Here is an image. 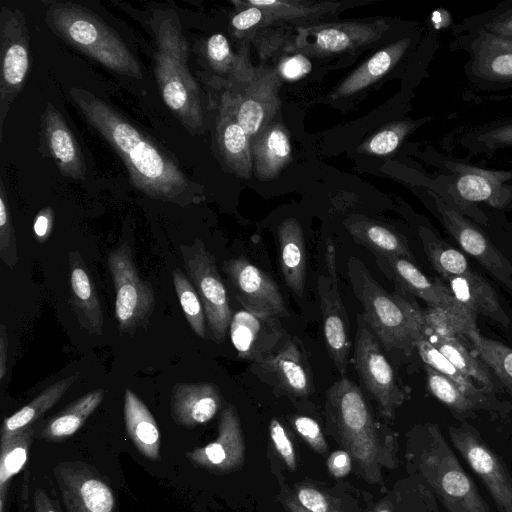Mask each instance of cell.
Segmentation results:
<instances>
[{
    "instance_id": "9",
    "label": "cell",
    "mask_w": 512,
    "mask_h": 512,
    "mask_svg": "<svg viewBox=\"0 0 512 512\" xmlns=\"http://www.w3.org/2000/svg\"><path fill=\"white\" fill-rule=\"evenodd\" d=\"M453 35L449 49L468 55L464 74L471 86L480 91L512 90V44L480 29Z\"/></svg>"
},
{
    "instance_id": "33",
    "label": "cell",
    "mask_w": 512,
    "mask_h": 512,
    "mask_svg": "<svg viewBox=\"0 0 512 512\" xmlns=\"http://www.w3.org/2000/svg\"><path fill=\"white\" fill-rule=\"evenodd\" d=\"M124 421L136 449L149 460L160 459V432L154 416L139 397L125 389Z\"/></svg>"
},
{
    "instance_id": "11",
    "label": "cell",
    "mask_w": 512,
    "mask_h": 512,
    "mask_svg": "<svg viewBox=\"0 0 512 512\" xmlns=\"http://www.w3.org/2000/svg\"><path fill=\"white\" fill-rule=\"evenodd\" d=\"M116 299L115 316L121 333L133 336L149 322L155 307L152 285L140 278L131 249L123 244L108 257Z\"/></svg>"
},
{
    "instance_id": "4",
    "label": "cell",
    "mask_w": 512,
    "mask_h": 512,
    "mask_svg": "<svg viewBox=\"0 0 512 512\" xmlns=\"http://www.w3.org/2000/svg\"><path fill=\"white\" fill-rule=\"evenodd\" d=\"M347 273L362 315L382 346L390 353L410 356L427 328L425 311L401 294L385 290L358 258H349Z\"/></svg>"
},
{
    "instance_id": "47",
    "label": "cell",
    "mask_w": 512,
    "mask_h": 512,
    "mask_svg": "<svg viewBox=\"0 0 512 512\" xmlns=\"http://www.w3.org/2000/svg\"><path fill=\"white\" fill-rule=\"evenodd\" d=\"M19 512H62L57 500L39 486H35L30 472L26 471L19 485Z\"/></svg>"
},
{
    "instance_id": "19",
    "label": "cell",
    "mask_w": 512,
    "mask_h": 512,
    "mask_svg": "<svg viewBox=\"0 0 512 512\" xmlns=\"http://www.w3.org/2000/svg\"><path fill=\"white\" fill-rule=\"evenodd\" d=\"M231 342L240 358L262 364L288 341L278 317L263 316L247 310L232 315L230 327Z\"/></svg>"
},
{
    "instance_id": "12",
    "label": "cell",
    "mask_w": 512,
    "mask_h": 512,
    "mask_svg": "<svg viewBox=\"0 0 512 512\" xmlns=\"http://www.w3.org/2000/svg\"><path fill=\"white\" fill-rule=\"evenodd\" d=\"M180 250L185 270L203 304L211 338L220 344L226 338L232 313L215 258L199 239L190 245H181Z\"/></svg>"
},
{
    "instance_id": "15",
    "label": "cell",
    "mask_w": 512,
    "mask_h": 512,
    "mask_svg": "<svg viewBox=\"0 0 512 512\" xmlns=\"http://www.w3.org/2000/svg\"><path fill=\"white\" fill-rule=\"evenodd\" d=\"M0 120L3 123L10 104L23 87L30 67V38L23 13L2 7L0 11Z\"/></svg>"
},
{
    "instance_id": "48",
    "label": "cell",
    "mask_w": 512,
    "mask_h": 512,
    "mask_svg": "<svg viewBox=\"0 0 512 512\" xmlns=\"http://www.w3.org/2000/svg\"><path fill=\"white\" fill-rule=\"evenodd\" d=\"M0 256L10 268H13L18 262L16 235L2 179H0Z\"/></svg>"
},
{
    "instance_id": "38",
    "label": "cell",
    "mask_w": 512,
    "mask_h": 512,
    "mask_svg": "<svg viewBox=\"0 0 512 512\" xmlns=\"http://www.w3.org/2000/svg\"><path fill=\"white\" fill-rule=\"evenodd\" d=\"M77 374L57 381L44 389L36 398L7 417L0 431V442L8 440L38 420L53 407L77 379Z\"/></svg>"
},
{
    "instance_id": "8",
    "label": "cell",
    "mask_w": 512,
    "mask_h": 512,
    "mask_svg": "<svg viewBox=\"0 0 512 512\" xmlns=\"http://www.w3.org/2000/svg\"><path fill=\"white\" fill-rule=\"evenodd\" d=\"M279 88L277 70L253 66L243 47L221 97L251 139L272 122L280 104Z\"/></svg>"
},
{
    "instance_id": "36",
    "label": "cell",
    "mask_w": 512,
    "mask_h": 512,
    "mask_svg": "<svg viewBox=\"0 0 512 512\" xmlns=\"http://www.w3.org/2000/svg\"><path fill=\"white\" fill-rule=\"evenodd\" d=\"M103 389L93 390L71 403L66 409L47 421L35 438L60 442L75 434L104 399Z\"/></svg>"
},
{
    "instance_id": "41",
    "label": "cell",
    "mask_w": 512,
    "mask_h": 512,
    "mask_svg": "<svg viewBox=\"0 0 512 512\" xmlns=\"http://www.w3.org/2000/svg\"><path fill=\"white\" fill-rule=\"evenodd\" d=\"M35 427L29 426L1 443L0 456V512H4L6 495L12 478L24 467L29 454Z\"/></svg>"
},
{
    "instance_id": "2",
    "label": "cell",
    "mask_w": 512,
    "mask_h": 512,
    "mask_svg": "<svg viewBox=\"0 0 512 512\" xmlns=\"http://www.w3.org/2000/svg\"><path fill=\"white\" fill-rule=\"evenodd\" d=\"M406 456L419 482L447 512H491L438 425L414 426L408 433Z\"/></svg>"
},
{
    "instance_id": "59",
    "label": "cell",
    "mask_w": 512,
    "mask_h": 512,
    "mask_svg": "<svg viewBox=\"0 0 512 512\" xmlns=\"http://www.w3.org/2000/svg\"><path fill=\"white\" fill-rule=\"evenodd\" d=\"M286 505L288 507V509L291 511V512H309L308 510L304 509L299 503L298 501H296L295 499L293 498H288L286 499Z\"/></svg>"
},
{
    "instance_id": "13",
    "label": "cell",
    "mask_w": 512,
    "mask_h": 512,
    "mask_svg": "<svg viewBox=\"0 0 512 512\" xmlns=\"http://www.w3.org/2000/svg\"><path fill=\"white\" fill-rule=\"evenodd\" d=\"M427 200L445 230L467 254L512 293V264L470 218L437 193L425 189Z\"/></svg>"
},
{
    "instance_id": "14",
    "label": "cell",
    "mask_w": 512,
    "mask_h": 512,
    "mask_svg": "<svg viewBox=\"0 0 512 512\" xmlns=\"http://www.w3.org/2000/svg\"><path fill=\"white\" fill-rule=\"evenodd\" d=\"M450 441L479 477L498 512H512V474L503 459L466 421L448 429Z\"/></svg>"
},
{
    "instance_id": "18",
    "label": "cell",
    "mask_w": 512,
    "mask_h": 512,
    "mask_svg": "<svg viewBox=\"0 0 512 512\" xmlns=\"http://www.w3.org/2000/svg\"><path fill=\"white\" fill-rule=\"evenodd\" d=\"M223 271L245 310L263 316H288L277 283L248 259H230L223 264Z\"/></svg>"
},
{
    "instance_id": "22",
    "label": "cell",
    "mask_w": 512,
    "mask_h": 512,
    "mask_svg": "<svg viewBox=\"0 0 512 512\" xmlns=\"http://www.w3.org/2000/svg\"><path fill=\"white\" fill-rule=\"evenodd\" d=\"M380 270L395 285L428 304L429 308H459L460 304L447 285L439 279H431L417 268L414 262L398 256L373 254Z\"/></svg>"
},
{
    "instance_id": "7",
    "label": "cell",
    "mask_w": 512,
    "mask_h": 512,
    "mask_svg": "<svg viewBox=\"0 0 512 512\" xmlns=\"http://www.w3.org/2000/svg\"><path fill=\"white\" fill-rule=\"evenodd\" d=\"M45 20L55 35L106 68L142 78L140 65L123 40L85 7L72 2H46Z\"/></svg>"
},
{
    "instance_id": "1",
    "label": "cell",
    "mask_w": 512,
    "mask_h": 512,
    "mask_svg": "<svg viewBox=\"0 0 512 512\" xmlns=\"http://www.w3.org/2000/svg\"><path fill=\"white\" fill-rule=\"evenodd\" d=\"M70 95L88 123L122 158L138 190L181 206L199 200L196 185L176 163L111 105L82 87H72Z\"/></svg>"
},
{
    "instance_id": "35",
    "label": "cell",
    "mask_w": 512,
    "mask_h": 512,
    "mask_svg": "<svg viewBox=\"0 0 512 512\" xmlns=\"http://www.w3.org/2000/svg\"><path fill=\"white\" fill-rule=\"evenodd\" d=\"M458 144L470 156H491L512 149V115L463 129Z\"/></svg>"
},
{
    "instance_id": "42",
    "label": "cell",
    "mask_w": 512,
    "mask_h": 512,
    "mask_svg": "<svg viewBox=\"0 0 512 512\" xmlns=\"http://www.w3.org/2000/svg\"><path fill=\"white\" fill-rule=\"evenodd\" d=\"M423 367L428 389L455 417L465 418L477 410L485 409L451 379L426 364Z\"/></svg>"
},
{
    "instance_id": "53",
    "label": "cell",
    "mask_w": 512,
    "mask_h": 512,
    "mask_svg": "<svg viewBox=\"0 0 512 512\" xmlns=\"http://www.w3.org/2000/svg\"><path fill=\"white\" fill-rule=\"evenodd\" d=\"M270 436L276 451L286 465L291 469L296 468V457L293 444L281 423L273 419L269 426Z\"/></svg>"
},
{
    "instance_id": "45",
    "label": "cell",
    "mask_w": 512,
    "mask_h": 512,
    "mask_svg": "<svg viewBox=\"0 0 512 512\" xmlns=\"http://www.w3.org/2000/svg\"><path fill=\"white\" fill-rule=\"evenodd\" d=\"M432 120V117L421 119H401L393 121L367 139L358 147V152L386 156L396 151L404 140L419 126Z\"/></svg>"
},
{
    "instance_id": "55",
    "label": "cell",
    "mask_w": 512,
    "mask_h": 512,
    "mask_svg": "<svg viewBox=\"0 0 512 512\" xmlns=\"http://www.w3.org/2000/svg\"><path fill=\"white\" fill-rule=\"evenodd\" d=\"M351 455L344 450H336L327 460L329 472L336 478L346 476L351 471Z\"/></svg>"
},
{
    "instance_id": "43",
    "label": "cell",
    "mask_w": 512,
    "mask_h": 512,
    "mask_svg": "<svg viewBox=\"0 0 512 512\" xmlns=\"http://www.w3.org/2000/svg\"><path fill=\"white\" fill-rule=\"evenodd\" d=\"M449 28L452 34L480 29L512 44V0H504L491 9L464 17Z\"/></svg>"
},
{
    "instance_id": "23",
    "label": "cell",
    "mask_w": 512,
    "mask_h": 512,
    "mask_svg": "<svg viewBox=\"0 0 512 512\" xmlns=\"http://www.w3.org/2000/svg\"><path fill=\"white\" fill-rule=\"evenodd\" d=\"M41 143L62 175L75 180L85 178L86 165L81 148L62 114L50 102L42 115Z\"/></svg>"
},
{
    "instance_id": "54",
    "label": "cell",
    "mask_w": 512,
    "mask_h": 512,
    "mask_svg": "<svg viewBox=\"0 0 512 512\" xmlns=\"http://www.w3.org/2000/svg\"><path fill=\"white\" fill-rule=\"evenodd\" d=\"M296 497L298 503L309 512H331L326 496L316 488L300 487Z\"/></svg>"
},
{
    "instance_id": "39",
    "label": "cell",
    "mask_w": 512,
    "mask_h": 512,
    "mask_svg": "<svg viewBox=\"0 0 512 512\" xmlns=\"http://www.w3.org/2000/svg\"><path fill=\"white\" fill-rule=\"evenodd\" d=\"M420 358L424 364L432 367L444 376L451 379L467 394L482 404L485 410L500 412V406L494 395L460 372L437 348L425 338H421L416 344Z\"/></svg>"
},
{
    "instance_id": "28",
    "label": "cell",
    "mask_w": 512,
    "mask_h": 512,
    "mask_svg": "<svg viewBox=\"0 0 512 512\" xmlns=\"http://www.w3.org/2000/svg\"><path fill=\"white\" fill-rule=\"evenodd\" d=\"M216 134L219 151L226 166L238 177L249 179L253 171L250 138L222 97Z\"/></svg>"
},
{
    "instance_id": "57",
    "label": "cell",
    "mask_w": 512,
    "mask_h": 512,
    "mask_svg": "<svg viewBox=\"0 0 512 512\" xmlns=\"http://www.w3.org/2000/svg\"><path fill=\"white\" fill-rule=\"evenodd\" d=\"M8 361V335L4 324L0 326V380H2L7 371Z\"/></svg>"
},
{
    "instance_id": "6",
    "label": "cell",
    "mask_w": 512,
    "mask_h": 512,
    "mask_svg": "<svg viewBox=\"0 0 512 512\" xmlns=\"http://www.w3.org/2000/svg\"><path fill=\"white\" fill-rule=\"evenodd\" d=\"M326 412L328 422L366 478L378 482L381 466L394 463V443L381 441L379 425L360 388L345 376L336 381L326 394Z\"/></svg>"
},
{
    "instance_id": "17",
    "label": "cell",
    "mask_w": 512,
    "mask_h": 512,
    "mask_svg": "<svg viewBox=\"0 0 512 512\" xmlns=\"http://www.w3.org/2000/svg\"><path fill=\"white\" fill-rule=\"evenodd\" d=\"M53 474L66 512H116L114 493L93 466L64 461Z\"/></svg>"
},
{
    "instance_id": "25",
    "label": "cell",
    "mask_w": 512,
    "mask_h": 512,
    "mask_svg": "<svg viewBox=\"0 0 512 512\" xmlns=\"http://www.w3.org/2000/svg\"><path fill=\"white\" fill-rule=\"evenodd\" d=\"M444 280L455 299L471 312L481 314L504 328L509 326L510 320L495 289L480 274L471 269Z\"/></svg>"
},
{
    "instance_id": "20",
    "label": "cell",
    "mask_w": 512,
    "mask_h": 512,
    "mask_svg": "<svg viewBox=\"0 0 512 512\" xmlns=\"http://www.w3.org/2000/svg\"><path fill=\"white\" fill-rule=\"evenodd\" d=\"M244 438L237 410L232 404L223 409L215 441L185 453L187 459L196 467L212 473H229L244 461Z\"/></svg>"
},
{
    "instance_id": "52",
    "label": "cell",
    "mask_w": 512,
    "mask_h": 512,
    "mask_svg": "<svg viewBox=\"0 0 512 512\" xmlns=\"http://www.w3.org/2000/svg\"><path fill=\"white\" fill-rule=\"evenodd\" d=\"M311 68L309 58L302 53H297L282 57L276 70L283 80L297 81L307 75Z\"/></svg>"
},
{
    "instance_id": "21",
    "label": "cell",
    "mask_w": 512,
    "mask_h": 512,
    "mask_svg": "<svg viewBox=\"0 0 512 512\" xmlns=\"http://www.w3.org/2000/svg\"><path fill=\"white\" fill-rule=\"evenodd\" d=\"M317 289L325 345L331 360L344 377L350 360V322L339 292L337 276L320 275Z\"/></svg>"
},
{
    "instance_id": "5",
    "label": "cell",
    "mask_w": 512,
    "mask_h": 512,
    "mask_svg": "<svg viewBox=\"0 0 512 512\" xmlns=\"http://www.w3.org/2000/svg\"><path fill=\"white\" fill-rule=\"evenodd\" d=\"M432 162L441 173L426 188L437 193L477 225L489 227L482 206L512 209V170L482 168L464 160L432 152Z\"/></svg>"
},
{
    "instance_id": "37",
    "label": "cell",
    "mask_w": 512,
    "mask_h": 512,
    "mask_svg": "<svg viewBox=\"0 0 512 512\" xmlns=\"http://www.w3.org/2000/svg\"><path fill=\"white\" fill-rule=\"evenodd\" d=\"M423 338L437 348L460 372L493 394L495 384L489 370L458 337L440 334L427 327Z\"/></svg>"
},
{
    "instance_id": "49",
    "label": "cell",
    "mask_w": 512,
    "mask_h": 512,
    "mask_svg": "<svg viewBox=\"0 0 512 512\" xmlns=\"http://www.w3.org/2000/svg\"><path fill=\"white\" fill-rule=\"evenodd\" d=\"M206 53L211 66L220 73L228 75L233 71L238 54L235 55L227 38L220 33L213 34L206 43Z\"/></svg>"
},
{
    "instance_id": "3",
    "label": "cell",
    "mask_w": 512,
    "mask_h": 512,
    "mask_svg": "<svg viewBox=\"0 0 512 512\" xmlns=\"http://www.w3.org/2000/svg\"><path fill=\"white\" fill-rule=\"evenodd\" d=\"M151 27L155 36V76L161 97L190 133L203 128L199 89L188 65V44L174 9L152 11Z\"/></svg>"
},
{
    "instance_id": "31",
    "label": "cell",
    "mask_w": 512,
    "mask_h": 512,
    "mask_svg": "<svg viewBox=\"0 0 512 512\" xmlns=\"http://www.w3.org/2000/svg\"><path fill=\"white\" fill-rule=\"evenodd\" d=\"M264 10L266 26L296 24L297 27L315 24L321 18L342 10V2L307 0H246Z\"/></svg>"
},
{
    "instance_id": "10",
    "label": "cell",
    "mask_w": 512,
    "mask_h": 512,
    "mask_svg": "<svg viewBox=\"0 0 512 512\" xmlns=\"http://www.w3.org/2000/svg\"><path fill=\"white\" fill-rule=\"evenodd\" d=\"M353 364L381 414L386 419H392L396 410L409 398V391L400 383L362 314L357 315Z\"/></svg>"
},
{
    "instance_id": "50",
    "label": "cell",
    "mask_w": 512,
    "mask_h": 512,
    "mask_svg": "<svg viewBox=\"0 0 512 512\" xmlns=\"http://www.w3.org/2000/svg\"><path fill=\"white\" fill-rule=\"evenodd\" d=\"M237 12L231 18V26L235 34L252 32L266 26L265 12L247 1H232Z\"/></svg>"
},
{
    "instance_id": "51",
    "label": "cell",
    "mask_w": 512,
    "mask_h": 512,
    "mask_svg": "<svg viewBox=\"0 0 512 512\" xmlns=\"http://www.w3.org/2000/svg\"><path fill=\"white\" fill-rule=\"evenodd\" d=\"M292 424L297 433L318 453L327 451V444L319 424L308 416H295Z\"/></svg>"
},
{
    "instance_id": "27",
    "label": "cell",
    "mask_w": 512,
    "mask_h": 512,
    "mask_svg": "<svg viewBox=\"0 0 512 512\" xmlns=\"http://www.w3.org/2000/svg\"><path fill=\"white\" fill-rule=\"evenodd\" d=\"M253 169L258 179L276 178L292 160L289 134L280 122H271L250 139Z\"/></svg>"
},
{
    "instance_id": "60",
    "label": "cell",
    "mask_w": 512,
    "mask_h": 512,
    "mask_svg": "<svg viewBox=\"0 0 512 512\" xmlns=\"http://www.w3.org/2000/svg\"><path fill=\"white\" fill-rule=\"evenodd\" d=\"M377 512H392V511L389 510L388 508H382V509L378 510Z\"/></svg>"
},
{
    "instance_id": "26",
    "label": "cell",
    "mask_w": 512,
    "mask_h": 512,
    "mask_svg": "<svg viewBox=\"0 0 512 512\" xmlns=\"http://www.w3.org/2000/svg\"><path fill=\"white\" fill-rule=\"evenodd\" d=\"M415 40L414 35H407L373 54L338 85L331 98L351 96L381 79L407 55Z\"/></svg>"
},
{
    "instance_id": "30",
    "label": "cell",
    "mask_w": 512,
    "mask_h": 512,
    "mask_svg": "<svg viewBox=\"0 0 512 512\" xmlns=\"http://www.w3.org/2000/svg\"><path fill=\"white\" fill-rule=\"evenodd\" d=\"M279 265L286 285L298 296L305 286L307 255L304 234L294 218L281 222L277 228Z\"/></svg>"
},
{
    "instance_id": "40",
    "label": "cell",
    "mask_w": 512,
    "mask_h": 512,
    "mask_svg": "<svg viewBox=\"0 0 512 512\" xmlns=\"http://www.w3.org/2000/svg\"><path fill=\"white\" fill-rule=\"evenodd\" d=\"M417 232L426 256L443 279L471 270L466 256L440 238L432 228L419 224Z\"/></svg>"
},
{
    "instance_id": "32",
    "label": "cell",
    "mask_w": 512,
    "mask_h": 512,
    "mask_svg": "<svg viewBox=\"0 0 512 512\" xmlns=\"http://www.w3.org/2000/svg\"><path fill=\"white\" fill-rule=\"evenodd\" d=\"M344 225L352 238L373 254L398 255L414 262L407 239L395 229L359 215L350 216Z\"/></svg>"
},
{
    "instance_id": "29",
    "label": "cell",
    "mask_w": 512,
    "mask_h": 512,
    "mask_svg": "<svg viewBox=\"0 0 512 512\" xmlns=\"http://www.w3.org/2000/svg\"><path fill=\"white\" fill-rule=\"evenodd\" d=\"M72 309L82 327L100 335L104 323L101 304L91 275L77 251L69 253Z\"/></svg>"
},
{
    "instance_id": "46",
    "label": "cell",
    "mask_w": 512,
    "mask_h": 512,
    "mask_svg": "<svg viewBox=\"0 0 512 512\" xmlns=\"http://www.w3.org/2000/svg\"><path fill=\"white\" fill-rule=\"evenodd\" d=\"M172 278L181 308L190 328L197 336L206 339V317L197 291L181 270L174 269Z\"/></svg>"
},
{
    "instance_id": "16",
    "label": "cell",
    "mask_w": 512,
    "mask_h": 512,
    "mask_svg": "<svg viewBox=\"0 0 512 512\" xmlns=\"http://www.w3.org/2000/svg\"><path fill=\"white\" fill-rule=\"evenodd\" d=\"M388 29L382 19L315 23L296 27L294 45L306 56H330L369 45Z\"/></svg>"
},
{
    "instance_id": "58",
    "label": "cell",
    "mask_w": 512,
    "mask_h": 512,
    "mask_svg": "<svg viewBox=\"0 0 512 512\" xmlns=\"http://www.w3.org/2000/svg\"><path fill=\"white\" fill-rule=\"evenodd\" d=\"M431 24L434 30L450 27L452 24L449 12L444 9H436L431 15Z\"/></svg>"
},
{
    "instance_id": "44",
    "label": "cell",
    "mask_w": 512,
    "mask_h": 512,
    "mask_svg": "<svg viewBox=\"0 0 512 512\" xmlns=\"http://www.w3.org/2000/svg\"><path fill=\"white\" fill-rule=\"evenodd\" d=\"M466 338L477 354L498 377L512 398V348L480 334L478 328L469 332Z\"/></svg>"
},
{
    "instance_id": "34",
    "label": "cell",
    "mask_w": 512,
    "mask_h": 512,
    "mask_svg": "<svg viewBox=\"0 0 512 512\" xmlns=\"http://www.w3.org/2000/svg\"><path fill=\"white\" fill-rule=\"evenodd\" d=\"M260 365L274 374L277 384L287 393L297 397L310 395L309 370L294 341L288 340L278 353Z\"/></svg>"
},
{
    "instance_id": "56",
    "label": "cell",
    "mask_w": 512,
    "mask_h": 512,
    "mask_svg": "<svg viewBox=\"0 0 512 512\" xmlns=\"http://www.w3.org/2000/svg\"><path fill=\"white\" fill-rule=\"evenodd\" d=\"M54 214L51 208L41 210L34 221L33 230L38 242H45L51 234Z\"/></svg>"
},
{
    "instance_id": "24",
    "label": "cell",
    "mask_w": 512,
    "mask_h": 512,
    "mask_svg": "<svg viewBox=\"0 0 512 512\" xmlns=\"http://www.w3.org/2000/svg\"><path fill=\"white\" fill-rule=\"evenodd\" d=\"M221 399L220 390L213 383H177L171 391V416L176 424L194 428L216 415Z\"/></svg>"
}]
</instances>
